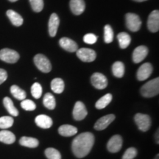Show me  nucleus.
I'll use <instances>...</instances> for the list:
<instances>
[{
    "label": "nucleus",
    "mask_w": 159,
    "mask_h": 159,
    "mask_svg": "<svg viewBox=\"0 0 159 159\" xmlns=\"http://www.w3.org/2000/svg\"><path fill=\"white\" fill-rule=\"evenodd\" d=\"M94 144V136L90 132H85L77 136L71 144V150L77 158L86 156Z\"/></svg>",
    "instance_id": "obj_1"
},
{
    "label": "nucleus",
    "mask_w": 159,
    "mask_h": 159,
    "mask_svg": "<svg viewBox=\"0 0 159 159\" xmlns=\"http://www.w3.org/2000/svg\"><path fill=\"white\" fill-rule=\"evenodd\" d=\"M141 94L143 97H153L158 94L159 92V78H155L152 80L146 83L141 88Z\"/></svg>",
    "instance_id": "obj_2"
},
{
    "label": "nucleus",
    "mask_w": 159,
    "mask_h": 159,
    "mask_svg": "<svg viewBox=\"0 0 159 159\" xmlns=\"http://www.w3.org/2000/svg\"><path fill=\"white\" fill-rule=\"evenodd\" d=\"M34 63L36 67L43 73H48L51 71L50 61L42 54H38L34 57Z\"/></svg>",
    "instance_id": "obj_3"
},
{
    "label": "nucleus",
    "mask_w": 159,
    "mask_h": 159,
    "mask_svg": "<svg viewBox=\"0 0 159 159\" xmlns=\"http://www.w3.org/2000/svg\"><path fill=\"white\" fill-rule=\"evenodd\" d=\"M134 121L141 131L146 132L151 127V119L149 115L137 114L134 116Z\"/></svg>",
    "instance_id": "obj_4"
},
{
    "label": "nucleus",
    "mask_w": 159,
    "mask_h": 159,
    "mask_svg": "<svg viewBox=\"0 0 159 159\" xmlns=\"http://www.w3.org/2000/svg\"><path fill=\"white\" fill-rule=\"evenodd\" d=\"M125 19H126L127 27L130 31L137 32L140 30L141 26H142V21L138 15L128 13L125 16Z\"/></svg>",
    "instance_id": "obj_5"
},
{
    "label": "nucleus",
    "mask_w": 159,
    "mask_h": 159,
    "mask_svg": "<svg viewBox=\"0 0 159 159\" xmlns=\"http://www.w3.org/2000/svg\"><path fill=\"white\" fill-rule=\"evenodd\" d=\"M19 54L16 51L11 49H3L0 50V60L8 63H16L19 59Z\"/></svg>",
    "instance_id": "obj_6"
},
{
    "label": "nucleus",
    "mask_w": 159,
    "mask_h": 159,
    "mask_svg": "<svg viewBox=\"0 0 159 159\" xmlns=\"http://www.w3.org/2000/svg\"><path fill=\"white\" fill-rule=\"evenodd\" d=\"M77 56L83 62H92L96 59L97 54L94 50L88 48H81L77 49Z\"/></svg>",
    "instance_id": "obj_7"
},
{
    "label": "nucleus",
    "mask_w": 159,
    "mask_h": 159,
    "mask_svg": "<svg viewBox=\"0 0 159 159\" xmlns=\"http://www.w3.org/2000/svg\"><path fill=\"white\" fill-rule=\"evenodd\" d=\"M91 84L97 89H104L108 85V79L104 75L96 72L92 75L91 77Z\"/></svg>",
    "instance_id": "obj_8"
},
{
    "label": "nucleus",
    "mask_w": 159,
    "mask_h": 159,
    "mask_svg": "<svg viewBox=\"0 0 159 159\" xmlns=\"http://www.w3.org/2000/svg\"><path fill=\"white\" fill-rule=\"evenodd\" d=\"M122 147V138L119 135H114L109 139L107 144V149L110 152L115 153L119 152Z\"/></svg>",
    "instance_id": "obj_9"
},
{
    "label": "nucleus",
    "mask_w": 159,
    "mask_h": 159,
    "mask_svg": "<svg viewBox=\"0 0 159 159\" xmlns=\"http://www.w3.org/2000/svg\"><path fill=\"white\" fill-rule=\"evenodd\" d=\"M72 114L75 120L80 121L85 118V116L88 114V112H87L86 108H85L83 102H80V101H77L74 106Z\"/></svg>",
    "instance_id": "obj_10"
},
{
    "label": "nucleus",
    "mask_w": 159,
    "mask_h": 159,
    "mask_svg": "<svg viewBox=\"0 0 159 159\" xmlns=\"http://www.w3.org/2000/svg\"><path fill=\"white\" fill-rule=\"evenodd\" d=\"M148 30L152 33H156L159 30V12L155 10L149 15L148 20Z\"/></svg>",
    "instance_id": "obj_11"
},
{
    "label": "nucleus",
    "mask_w": 159,
    "mask_h": 159,
    "mask_svg": "<svg viewBox=\"0 0 159 159\" xmlns=\"http://www.w3.org/2000/svg\"><path fill=\"white\" fill-rule=\"evenodd\" d=\"M152 72V66L150 63H145L139 67L137 71V79L140 81L145 80L150 76Z\"/></svg>",
    "instance_id": "obj_12"
},
{
    "label": "nucleus",
    "mask_w": 159,
    "mask_h": 159,
    "mask_svg": "<svg viewBox=\"0 0 159 159\" xmlns=\"http://www.w3.org/2000/svg\"><path fill=\"white\" fill-rule=\"evenodd\" d=\"M115 115L108 114L99 118L94 124V129L97 130H103L109 126L113 121L114 120Z\"/></svg>",
    "instance_id": "obj_13"
},
{
    "label": "nucleus",
    "mask_w": 159,
    "mask_h": 159,
    "mask_svg": "<svg viewBox=\"0 0 159 159\" xmlns=\"http://www.w3.org/2000/svg\"><path fill=\"white\" fill-rule=\"evenodd\" d=\"M148 54V49L145 46H139L133 52V61L135 63H139L144 61Z\"/></svg>",
    "instance_id": "obj_14"
},
{
    "label": "nucleus",
    "mask_w": 159,
    "mask_h": 159,
    "mask_svg": "<svg viewBox=\"0 0 159 159\" xmlns=\"http://www.w3.org/2000/svg\"><path fill=\"white\" fill-rule=\"evenodd\" d=\"M59 44L63 49L69 52H75L78 49V46L77 43L68 38H62L60 39Z\"/></svg>",
    "instance_id": "obj_15"
},
{
    "label": "nucleus",
    "mask_w": 159,
    "mask_h": 159,
    "mask_svg": "<svg viewBox=\"0 0 159 159\" xmlns=\"http://www.w3.org/2000/svg\"><path fill=\"white\" fill-rule=\"evenodd\" d=\"M35 124L38 127L43 129H49L52 125V120L50 117L44 114L39 115L35 117Z\"/></svg>",
    "instance_id": "obj_16"
},
{
    "label": "nucleus",
    "mask_w": 159,
    "mask_h": 159,
    "mask_svg": "<svg viewBox=\"0 0 159 159\" xmlns=\"http://www.w3.org/2000/svg\"><path fill=\"white\" fill-rule=\"evenodd\" d=\"M59 24L60 20L57 15L56 13H52L49 20V33L50 36L54 37L56 35Z\"/></svg>",
    "instance_id": "obj_17"
},
{
    "label": "nucleus",
    "mask_w": 159,
    "mask_h": 159,
    "mask_svg": "<svg viewBox=\"0 0 159 159\" xmlns=\"http://www.w3.org/2000/svg\"><path fill=\"white\" fill-rule=\"evenodd\" d=\"M70 8L75 15L82 14L85 8V2L83 0H71Z\"/></svg>",
    "instance_id": "obj_18"
},
{
    "label": "nucleus",
    "mask_w": 159,
    "mask_h": 159,
    "mask_svg": "<svg viewBox=\"0 0 159 159\" xmlns=\"http://www.w3.org/2000/svg\"><path fill=\"white\" fill-rule=\"evenodd\" d=\"M58 133L62 136L70 137L77 134V128L70 125H63L58 128Z\"/></svg>",
    "instance_id": "obj_19"
},
{
    "label": "nucleus",
    "mask_w": 159,
    "mask_h": 159,
    "mask_svg": "<svg viewBox=\"0 0 159 159\" xmlns=\"http://www.w3.org/2000/svg\"><path fill=\"white\" fill-rule=\"evenodd\" d=\"M16 141V136L9 130H3L0 131V142L7 144H11Z\"/></svg>",
    "instance_id": "obj_20"
},
{
    "label": "nucleus",
    "mask_w": 159,
    "mask_h": 159,
    "mask_svg": "<svg viewBox=\"0 0 159 159\" xmlns=\"http://www.w3.org/2000/svg\"><path fill=\"white\" fill-rule=\"evenodd\" d=\"M19 144L21 146L26 147V148H35L39 146V142L37 139L32 138V137L23 136L20 139Z\"/></svg>",
    "instance_id": "obj_21"
},
{
    "label": "nucleus",
    "mask_w": 159,
    "mask_h": 159,
    "mask_svg": "<svg viewBox=\"0 0 159 159\" xmlns=\"http://www.w3.org/2000/svg\"><path fill=\"white\" fill-rule=\"evenodd\" d=\"M7 16L9 18L10 21L14 26L19 27L22 25L23 24V19L16 12L13 11V10H8L7 11Z\"/></svg>",
    "instance_id": "obj_22"
},
{
    "label": "nucleus",
    "mask_w": 159,
    "mask_h": 159,
    "mask_svg": "<svg viewBox=\"0 0 159 159\" xmlns=\"http://www.w3.org/2000/svg\"><path fill=\"white\" fill-rule=\"evenodd\" d=\"M64 82L61 78H55L51 82V89L55 94H61L64 90Z\"/></svg>",
    "instance_id": "obj_23"
},
{
    "label": "nucleus",
    "mask_w": 159,
    "mask_h": 159,
    "mask_svg": "<svg viewBox=\"0 0 159 159\" xmlns=\"http://www.w3.org/2000/svg\"><path fill=\"white\" fill-rule=\"evenodd\" d=\"M3 104L5 108L7 109V112L9 113L11 116H17L19 115V111L14 106L13 101L9 97H5L3 99Z\"/></svg>",
    "instance_id": "obj_24"
},
{
    "label": "nucleus",
    "mask_w": 159,
    "mask_h": 159,
    "mask_svg": "<svg viewBox=\"0 0 159 159\" xmlns=\"http://www.w3.org/2000/svg\"><path fill=\"white\" fill-rule=\"evenodd\" d=\"M119 47L122 49H125L130 45L131 42V38L127 33H120L117 35Z\"/></svg>",
    "instance_id": "obj_25"
},
{
    "label": "nucleus",
    "mask_w": 159,
    "mask_h": 159,
    "mask_svg": "<svg viewBox=\"0 0 159 159\" xmlns=\"http://www.w3.org/2000/svg\"><path fill=\"white\" fill-rule=\"evenodd\" d=\"M112 72L115 77L121 78L125 75V65L122 62L116 61L112 66Z\"/></svg>",
    "instance_id": "obj_26"
},
{
    "label": "nucleus",
    "mask_w": 159,
    "mask_h": 159,
    "mask_svg": "<svg viewBox=\"0 0 159 159\" xmlns=\"http://www.w3.org/2000/svg\"><path fill=\"white\" fill-rule=\"evenodd\" d=\"M11 93L16 99H19V100H24L27 97L25 91L16 85H12L11 87Z\"/></svg>",
    "instance_id": "obj_27"
},
{
    "label": "nucleus",
    "mask_w": 159,
    "mask_h": 159,
    "mask_svg": "<svg viewBox=\"0 0 159 159\" xmlns=\"http://www.w3.org/2000/svg\"><path fill=\"white\" fill-rule=\"evenodd\" d=\"M112 95L111 94H106L104 96L101 97L99 100H97V102L95 104V107L97 109H103L105 108L107 105L110 104V102L112 100Z\"/></svg>",
    "instance_id": "obj_28"
},
{
    "label": "nucleus",
    "mask_w": 159,
    "mask_h": 159,
    "mask_svg": "<svg viewBox=\"0 0 159 159\" xmlns=\"http://www.w3.org/2000/svg\"><path fill=\"white\" fill-rule=\"evenodd\" d=\"M43 103L44 106L49 110H53L55 108L56 105V102H55V97L50 93H47L43 97Z\"/></svg>",
    "instance_id": "obj_29"
},
{
    "label": "nucleus",
    "mask_w": 159,
    "mask_h": 159,
    "mask_svg": "<svg viewBox=\"0 0 159 159\" xmlns=\"http://www.w3.org/2000/svg\"><path fill=\"white\" fill-rule=\"evenodd\" d=\"M14 120L11 116H2L0 117V128L7 129L12 127L13 125Z\"/></svg>",
    "instance_id": "obj_30"
},
{
    "label": "nucleus",
    "mask_w": 159,
    "mask_h": 159,
    "mask_svg": "<svg viewBox=\"0 0 159 159\" xmlns=\"http://www.w3.org/2000/svg\"><path fill=\"white\" fill-rule=\"evenodd\" d=\"M45 156L48 159H61V155L56 149L49 148L46 149Z\"/></svg>",
    "instance_id": "obj_31"
},
{
    "label": "nucleus",
    "mask_w": 159,
    "mask_h": 159,
    "mask_svg": "<svg viewBox=\"0 0 159 159\" xmlns=\"http://www.w3.org/2000/svg\"><path fill=\"white\" fill-rule=\"evenodd\" d=\"M104 40L107 43H111L114 40V31L109 25H107L104 27Z\"/></svg>",
    "instance_id": "obj_32"
},
{
    "label": "nucleus",
    "mask_w": 159,
    "mask_h": 159,
    "mask_svg": "<svg viewBox=\"0 0 159 159\" xmlns=\"http://www.w3.org/2000/svg\"><path fill=\"white\" fill-rule=\"evenodd\" d=\"M31 94L35 99H39L42 95V87L40 83H33L31 87Z\"/></svg>",
    "instance_id": "obj_33"
},
{
    "label": "nucleus",
    "mask_w": 159,
    "mask_h": 159,
    "mask_svg": "<svg viewBox=\"0 0 159 159\" xmlns=\"http://www.w3.org/2000/svg\"><path fill=\"white\" fill-rule=\"evenodd\" d=\"M21 106L24 110L27 111H34L36 108L35 103L33 100H30V99H24V100L21 101Z\"/></svg>",
    "instance_id": "obj_34"
},
{
    "label": "nucleus",
    "mask_w": 159,
    "mask_h": 159,
    "mask_svg": "<svg viewBox=\"0 0 159 159\" xmlns=\"http://www.w3.org/2000/svg\"><path fill=\"white\" fill-rule=\"evenodd\" d=\"M30 3L35 12H41L43 7V0H30Z\"/></svg>",
    "instance_id": "obj_35"
},
{
    "label": "nucleus",
    "mask_w": 159,
    "mask_h": 159,
    "mask_svg": "<svg viewBox=\"0 0 159 159\" xmlns=\"http://www.w3.org/2000/svg\"><path fill=\"white\" fill-rule=\"evenodd\" d=\"M137 154H138V151L135 148H130L127 149L125 153L123 154L122 159H134L136 158Z\"/></svg>",
    "instance_id": "obj_36"
},
{
    "label": "nucleus",
    "mask_w": 159,
    "mask_h": 159,
    "mask_svg": "<svg viewBox=\"0 0 159 159\" xmlns=\"http://www.w3.org/2000/svg\"><path fill=\"white\" fill-rule=\"evenodd\" d=\"M83 41H84L85 43H88V44H93V43L97 42V37L94 34H93V33H88V34L84 35Z\"/></svg>",
    "instance_id": "obj_37"
},
{
    "label": "nucleus",
    "mask_w": 159,
    "mask_h": 159,
    "mask_svg": "<svg viewBox=\"0 0 159 159\" xmlns=\"http://www.w3.org/2000/svg\"><path fill=\"white\" fill-rule=\"evenodd\" d=\"M7 78V73L5 69H0V85L3 83Z\"/></svg>",
    "instance_id": "obj_38"
},
{
    "label": "nucleus",
    "mask_w": 159,
    "mask_h": 159,
    "mask_svg": "<svg viewBox=\"0 0 159 159\" xmlns=\"http://www.w3.org/2000/svg\"><path fill=\"white\" fill-rule=\"evenodd\" d=\"M158 133H159V130H158L156 131V143L157 144H159V139H158Z\"/></svg>",
    "instance_id": "obj_39"
},
{
    "label": "nucleus",
    "mask_w": 159,
    "mask_h": 159,
    "mask_svg": "<svg viewBox=\"0 0 159 159\" xmlns=\"http://www.w3.org/2000/svg\"><path fill=\"white\" fill-rule=\"evenodd\" d=\"M134 1L139 2H144V1H147V0H134Z\"/></svg>",
    "instance_id": "obj_40"
},
{
    "label": "nucleus",
    "mask_w": 159,
    "mask_h": 159,
    "mask_svg": "<svg viewBox=\"0 0 159 159\" xmlns=\"http://www.w3.org/2000/svg\"><path fill=\"white\" fill-rule=\"evenodd\" d=\"M154 159H159V155L157 154L156 156V157H155Z\"/></svg>",
    "instance_id": "obj_41"
},
{
    "label": "nucleus",
    "mask_w": 159,
    "mask_h": 159,
    "mask_svg": "<svg viewBox=\"0 0 159 159\" xmlns=\"http://www.w3.org/2000/svg\"><path fill=\"white\" fill-rule=\"evenodd\" d=\"M9 1L12 2H16V1H18V0H9Z\"/></svg>",
    "instance_id": "obj_42"
}]
</instances>
